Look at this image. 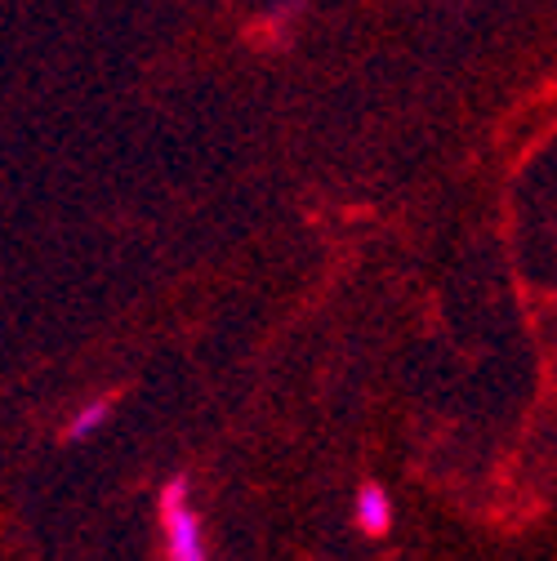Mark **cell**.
<instances>
[{
  "label": "cell",
  "mask_w": 557,
  "mask_h": 561,
  "mask_svg": "<svg viewBox=\"0 0 557 561\" xmlns=\"http://www.w3.org/2000/svg\"><path fill=\"white\" fill-rule=\"evenodd\" d=\"M161 526H166V552L170 561H211L201 539V517L187 500V477H170L161 490Z\"/></svg>",
  "instance_id": "obj_1"
},
{
  "label": "cell",
  "mask_w": 557,
  "mask_h": 561,
  "mask_svg": "<svg viewBox=\"0 0 557 561\" xmlns=\"http://www.w3.org/2000/svg\"><path fill=\"white\" fill-rule=\"evenodd\" d=\"M357 526L375 539L388 535V526H393V504H388V490L379 481H366L357 490Z\"/></svg>",
  "instance_id": "obj_2"
},
{
  "label": "cell",
  "mask_w": 557,
  "mask_h": 561,
  "mask_svg": "<svg viewBox=\"0 0 557 561\" xmlns=\"http://www.w3.org/2000/svg\"><path fill=\"white\" fill-rule=\"evenodd\" d=\"M112 405H116V397H112V392H103V397H94L90 405H81V410H77V419L67 424V442H86V437H94V433L107 424Z\"/></svg>",
  "instance_id": "obj_3"
}]
</instances>
